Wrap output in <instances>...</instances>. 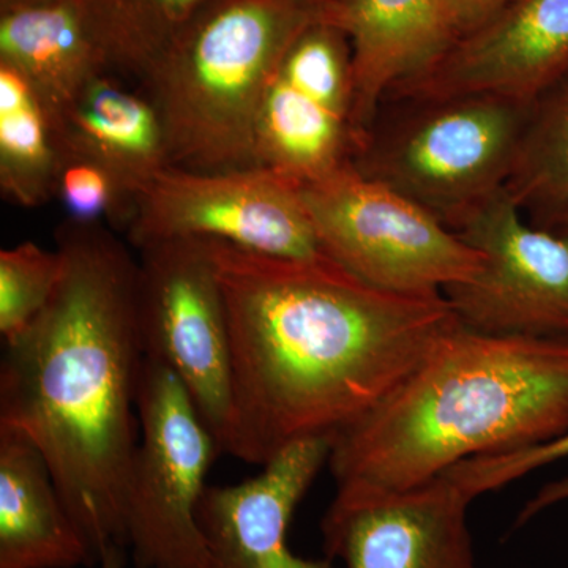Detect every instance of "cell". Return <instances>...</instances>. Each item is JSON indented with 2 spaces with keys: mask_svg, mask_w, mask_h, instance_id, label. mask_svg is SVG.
Masks as SVG:
<instances>
[{
  "mask_svg": "<svg viewBox=\"0 0 568 568\" xmlns=\"http://www.w3.org/2000/svg\"><path fill=\"white\" fill-rule=\"evenodd\" d=\"M568 78V0H510L387 99L495 95L537 104Z\"/></svg>",
  "mask_w": 568,
  "mask_h": 568,
  "instance_id": "12",
  "label": "cell"
},
{
  "mask_svg": "<svg viewBox=\"0 0 568 568\" xmlns=\"http://www.w3.org/2000/svg\"><path fill=\"white\" fill-rule=\"evenodd\" d=\"M126 566V548L111 547L102 556V560L99 562V568H125Z\"/></svg>",
  "mask_w": 568,
  "mask_h": 568,
  "instance_id": "26",
  "label": "cell"
},
{
  "mask_svg": "<svg viewBox=\"0 0 568 568\" xmlns=\"http://www.w3.org/2000/svg\"><path fill=\"white\" fill-rule=\"evenodd\" d=\"M193 237L278 257L324 256L304 183L263 166H170L141 192L126 239L134 248Z\"/></svg>",
  "mask_w": 568,
  "mask_h": 568,
  "instance_id": "8",
  "label": "cell"
},
{
  "mask_svg": "<svg viewBox=\"0 0 568 568\" xmlns=\"http://www.w3.org/2000/svg\"><path fill=\"white\" fill-rule=\"evenodd\" d=\"M61 275L0 364V425L32 440L95 566L126 547L125 491L138 440L144 347L138 256L103 224L55 230Z\"/></svg>",
  "mask_w": 568,
  "mask_h": 568,
  "instance_id": "2",
  "label": "cell"
},
{
  "mask_svg": "<svg viewBox=\"0 0 568 568\" xmlns=\"http://www.w3.org/2000/svg\"><path fill=\"white\" fill-rule=\"evenodd\" d=\"M62 141L89 153L144 190L171 166L166 134L155 104L140 85L106 73L59 112Z\"/></svg>",
  "mask_w": 568,
  "mask_h": 568,
  "instance_id": "18",
  "label": "cell"
},
{
  "mask_svg": "<svg viewBox=\"0 0 568 568\" xmlns=\"http://www.w3.org/2000/svg\"><path fill=\"white\" fill-rule=\"evenodd\" d=\"M568 432V339L448 325L398 386L336 433V497L424 485L467 459L540 446Z\"/></svg>",
  "mask_w": 568,
  "mask_h": 568,
  "instance_id": "3",
  "label": "cell"
},
{
  "mask_svg": "<svg viewBox=\"0 0 568 568\" xmlns=\"http://www.w3.org/2000/svg\"><path fill=\"white\" fill-rule=\"evenodd\" d=\"M304 197L324 253L381 290L444 294L484 265V254L435 213L353 162L304 183Z\"/></svg>",
  "mask_w": 568,
  "mask_h": 568,
  "instance_id": "6",
  "label": "cell"
},
{
  "mask_svg": "<svg viewBox=\"0 0 568 568\" xmlns=\"http://www.w3.org/2000/svg\"><path fill=\"white\" fill-rule=\"evenodd\" d=\"M61 119L32 82L0 62V190L20 207L54 200Z\"/></svg>",
  "mask_w": 568,
  "mask_h": 568,
  "instance_id": "19",
  "label": "cell"
},
{
  "mask_svg": "<svg viewBox=\"0 0 568 568\" xmlns=\"http://www.w3.org/2000/svg\"><path fill=\"white\" fill-rule=\"evenodd\" d=\"M0 62L20 70L58 114L93 80L115 73L85 0L0 7Z\"/></svg>",
  "mask_w": 568,
  "mask_h": 568,
  "instance_id": "16",
  "label": "cell"
},
{
  "mask_svg": "<svg viewBox=\"0 0 568 568\" xmlns=\"http://www.w3.org/2000/svg\"><path fill=\"white\" fill-rule=\"evenodd\" d=\"M61 275L58 250L22 242L0 252V334L18 338L39 317Z\"/></svg>",
  "mask_w": 568,
  "mask_h": 568,
  "instance_id": "23",
  "label": "cell"
},
{
  "mask_svg": "<svg viewBox=\"0 0 568 568\" xmlns=\"http://www.w3.org/2000/svg\"><path fill=\"white\" fill-rule=\"evenodd\" d=\"M138 320L145 357L181 379L223 452L231 346L209 241L166 239L138 248Z\"/></svg>",
  "mask_w": 568,
  "mask_h": 568,
  "instance_id": "9",
  "label": "cell"
},
{
  "mask_svg": "<svg viewBox=\"0 0 568 568\" xmlns=\"http://www.w3.org/2000/svg\"><path fill=\"white\" fill-rule=\"evenodd\" d=\"M334 436L310 437L284 448L257 476L230 487H209L196 519L207 560L204 568H336L334 560L295 555L291 521L321 469Z\"/></svg>",
  "mask_w": 568,
  "mask_h": 568,
  "instance_id": "14",
  "label": "cell"
},
{
  "mask_svg": "<svg viewBox=\"0 0 568 568\" xmlns=\"http://www.w3.org/2000/svg\"><path fill=\"white\" fill-rule=\"evenodd\" d=\"M403 103L402 118L365 134L353 164L457 231L506 186L536 104L495 95Z\"/></svg>",
  "mask_w": 568,
  "mask_h": 568,
  "instance_id": "5",
  "label": "cell"
},
{
  "mask_svg": "<svg viewBox=\"0 0 568 568\" xmlns=\"http://www.w3.org/2000/svg\"><path fill=\"white\" fill-rule=\"evenodd\" d=\"M469 496L447 477L386 495L334 497L321 532L345 568H478Z\"/></svg>",
  "mask_w": 568,
  "mask_h": 568,
  "instance_id": "13",
  "label": "cell"
},
{
  "mask_svg": "<svg viewBox=\"0 0 568 568\" xmlns=\"http://www.w3.org/2000/svg\"><path fill=\"white\" fill-rule=\"evenodd\" d=\"M506 192L548 226L568 205V78L534 106Z\"/></svg>",
  "mask_w": 568,
  "mask_h": 568,
  "instance_id": "20",
  "label": "cell"
},
{
  "mask_svg": "<svg viewBox=\"0 0 568 568\" xmlns=\"http://www.w3.org/2000/svg\"><path fill=\"white\" fill-rule=\"evenodd\" d=\"M115 73L140 80L153 61L219 0H85Z\"/></svg>",
  "mask_w": 568,
  "mask_h": 568,
  "instance_id": "21",
  "label": "cell"
},
{
  "mask_svg": "<svg viewBox=\"0 0 568 568\" xmlns=\"http://www.w3.org/2000/svg\"><path fill=\"white\" fill-rule=\"evenodd\" d=\"M209 244L231 346L223 454L250 465L365 416L455 321L446 295L381 290L327 254Z\"/></svg>",
  "mask_w": 568,
  "mask_h": 568,
  "instance_id": "1",
  "label": "cell"
},
{
  "mask_svg": "<svg viewBox=\"0 0 568 568\" xmlns=\"http://www.w3.org/2000/svg\"><path fill=\"white\" fill-rule=\"evenodd\" d=\"M549 230L556 231V233L562 234L564 237L568 239V205L562 212L548 224Z\"/></svg>",
  "mask_w": 568,
  "mask_h": 568,
  "instance_id": "27",
  "label": "cell"
},
{
  "mask_svg": "<svg viewBox=\"0 0 568 568\" xmlns=\"http://www.w3.org/2000/svg\"><path fill=\"white\" fill-rule=\"evenodd\" d=\"M508 2L510 0H444L459 37L487 22Z\"/></svg>",
  "mask_w": 568,
  "mask_h": 568,
  "instance_id": "25",
  "label": "cell"
},
{
  "mask_svg": "<svg viewBox=\"0 0 568 568\" xmlns=\"http://www.w3.org/2000/svg\"><path fill=\"white\" fill-rule=\"evenodd\" d=\"M140 440L125 491L126 547L136 568H204L196 511L219 440L166 365L144 358L138 387Z\"/></svg>",
  "mask_w": 568,
  "mask_h": 568,
  "instance_id": "7",
  "label": "cell"
},
{
  "mask_svg": "<svg viewBox=\"0 0 568 568\" xmlns=\"http://www.w3.org/2000/svg\"><path fill=\"white\" fill-rule=\"evenodd\" d=\"M328 21L353 52L357 152L392 91L432 69L459 36L444 0H331Z\"/></svg>",
  "mask_w": 568,
  "mask_h": 568,
  "instance_id": "15",
  "label": "cell"
},
{
  "mask_svg": "<svg viewBox=\"0 0 568 568\" xmlns=\"http://www.w3.org/2000/svg\"><path fill=\"white\" fill-rule=\"evenodd\" d=\"M331 0H219L142 73L171 166L227 171L254 164V129L276 67Z\"/></svg>",
  "mask_w": 568,
  "mask_h": 568,
  "instance_id": "4",
  "label": "cell"
},
{
  "mask_svg": "<svg viewBox=\"0 0 568 568\" xmlns=\"http://www.w3.org/2000/svg\"><path fill=\"white\" fill-rule=\"evenodd\" d=\"M33 2V0H0V7L17 6V3Z\"/></svg>",
  "mask_w": 568,
  "mask_h": 568,
  "instance_id": "28",
  "label": "cell"
},
{
  "mask_svg": "<svg viewBox=\"0 0 568 568\" xmlns=\"http://www.w3.org/2000/svg\"><path fill=\"white\" fill-rule=\"evenodd\" d=\"M93 566L47 458L29 437L0 425V568Z\"/></svg>",
  "mask_w": 568,
  "mask_h": 568,
  "instance_id": "17",
  "label": "cell"
},
{
  "mask_svg": "<svg viewBox=\"0 0 568 568\" xmlns=\"http://www.w3.org/2000/svg\"><path fill=\"white\" fill-rule=\"evenodd\" d=\"M140 196L141 190L125 175L62 141L54 200L61 204L67 220L103 224L115 233L126 234L136 215Z\"/></svg>",
  "mask_w": 568,
  "mask_h": 568,
  "instance_id": "22",
  "label": "cell"
},
{
  "mask_svg": "<svg viewBox=\"0 0 568 568\" xmlns=\"http://www.w3.org/2000/svg\"><path fill=\"white\" fill-rule=\"evenodd\" d=\"M566 458L568 432L540 446L467 459L444 474L474 500L478 496L507 487L534 470Z\"/></svg>",
  "mask_w": 568,
  "mask_h": 568,
  "instance_id": "24",
  "label": "cell"
},
{
  "mask_svg": "<svg viewBox=\"0 0 568 568\" xmlns=\"http://www.w3.org/2000/svg\"><path fill=\"white\" fill-rule=\"evenodd\" d=\"M353 52L342 29H305L276 67L254 129V164L302 183L353 162Z\"/></svg>",
  "mask_w": 568,
  "mask_h": 568,
  "instance_id": "11",
  "label": "cell"
},
{
  "mask_svg": "<svg viewBox=\"0 0 568 568\" xmlns=\"http://www.w3.org/2000/svg\"><path fill=\"white\" fill-rule=\"evenodd\" d=\"M523 215L503 189L466 216L457 233L484 265L444 295L470 331L568 339V239Z\"/></svg>",
  "mask_w": 568,
  "mask_h": 568,
  "instance_id": "10",
  "label": "cell"
}]
</instances>
